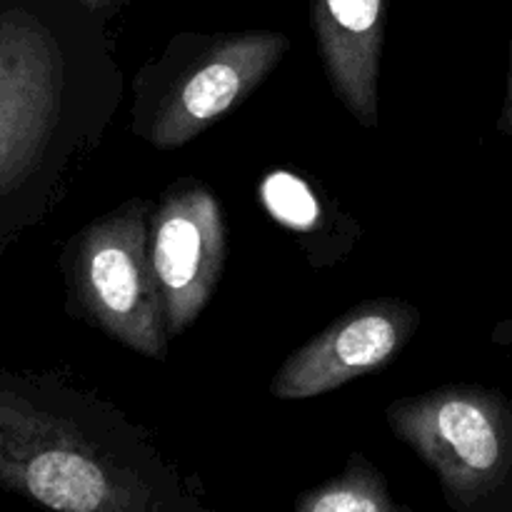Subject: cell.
Listing matches in <instances>:
<instances>
[{
	"mask_svg": "<svg viewBox=\"0 0 512 512\" xmlns=\"http://www.w3.org/2000/svg\"><path fill=\"white\" fill-rule=\"evenodd\" d=\"M498 130L503 135H512V45H510V70H508V88H505V103L500 110Z\"/></svg>",
	"mask_w": 512,
	"mask_h": 512,
	"instance_id": "8fae6325",
	"label": "cell"
},
{
	"mask_svg": "<svg viewBox=\"0 0 512 512\" xmlns=\"http://www.w3.org/2000/svg\"><path fill=\"white\" fill-rule=\"evenodd\" d=\"M298 512H398L383 473L365 455L353 453L338 478L308 490L295 503Z\"/></svg>",
	"mask_w": 512,
	"mask_h": 512,
	"instance_id": "9c48e42d",
	"label": "cell"
},
{
	"mask_svg": "<svg viewBox=\"0 0 512 512\" xmlns=\"http://www.w3.org/2000/svg\"><path fill=\"white\" fill-rule=\"evenodd\" d=\"M288 53L275 30L200 38V48L160 95L143 135L160 150H175L243 103Z\"/></svg>",
	"mask_w": 512,
	"mask_h": 512,
	"instance_id": "5b68a950",
	"label": "cell"
},
{
	"mask_svg": "<svg viewBox=\"0 0 512 512\" xmlns=\"http://www.w3.org/2000/svg\"><path fill=\"white\" fill-rule=\"evenodd\" d=\"M390 430L435 473L458 512H512V400L443 385L388 405Z\"/></svg>",
	"mask_w": 512,
	"mask_h": 512,
	"instance_id": "3957f363",
	"label": "cell"
},
{
	"mask_svg": "<svg viewBox=\"0 0 512 512\" xmlns=\"http://www.w3.org/2000/svg\"><path fill=\"white\" fill-rule=\"evenodd\" d=\"M68 0H0V250L43 215L73 113Z\"/></svg>",
	"mask_w": 512,
	"mask_h": 512,
	"instance_id": "7a4b0ae2",
	"label": "cell"
},
{
	"mask_svg": "<svg viewBox=\"0 0 512 512\" xmlns=\"http://www.w3.org/2000/svg\"><path fill=\"white\" fill-rule=\"evenodd\" d=\"M148 213L145 200H130L80 230L65 250V278L90 325L133 353L165 360L170 335L150 260Z\"/></svg>",
	"mask_w": 512,
	"mask_h": 512,
	"instance_id": "277c9868",
	"label": "cell"
},
{
	"mask_svg": "<svg viewBox=\"0 0 512 512\" xmlns=\"http://www.w3.org/2000/svg\"><path fill=\"white\" fill-rule=\"evenodd\" d=\"M493 338H495V343H500V345H503V348H508L510 353H512V318L510 320H503V323H500L498 328H495Z\"/></svg>",
	"mask_w": 512,
	"mask_h": 512,
	"instance_id": "4fadbf2b",
	"label": "cell"
},
{
	"mask_svg": "<svg viewBox=\"0 0 512 512\" xmlns=\"http://www.w3.org/2000/svg\"><path fill=\"white\" fill-rule=\"evenodd\" d=\"M418 325L420 310L405 300L380 298L358 305L280 365L270 395L278 400L318 398L378 373L408 345Z\"/></svg>",
	"mask_w": 512,
	"mask_h": 512,
	"instance_id": "52a82bcc",
	"label": "cell"
},
{
	"mask_svg": "<svg viewBox=\"0 0 512 512\" xmlns=\"http://www.w3.org/2000/svg\"><path fill=\"white\" fill-rule=\"evenodd\" d=\"M150 260L175 338L203 313L225 265L223 208L205 185L170 190L150 215Z\"/></svg>",
	"mask_w": 512,
	"mask_h": 512,
	"instance_id": "8992f818",
	"label": "cell"
},
{
	"mask_svg": "<svg viewBox=\"0 0 512 512\" xmlns=\"http://www.w3.org/2000/svg\"><path fill=\"white\" fill-rule=\"evenodd\" d=\"M78 3L83 5V8L88 10V13L108 15V13H113V10H118L120 5L125 3V0H78Z\"/></svg>",
	"mask_w": 512,
	"mask_h": 512,
	"instance_id": "7c38bea8",
	"label": "cell"
},
{
	"mask_svg": "<svg viewBox=\"0 0 512 512\" xmlns=\"http://www.w3.org/2000/svg\"><path fill=\"white\" fill-rule=\"evenodd\" d=\"M0 488L63 512L180 505L153 455L98 403L48 375L0 368Z\"/></svg>",
	"mask_w": 512,
	"mask_h": 512,
	"instance_id": "6da1fadb",
	"label": "cell"
},
{
	"mask_svg": "<svg viewBox=\"0 0 512 512\" xmlns=\"http://www.w3.org/2000/svg\"><path fill=\"white\" fill-rule=\"evenodd\" d=\"M260 198L268 213L295 233H315L320 225V213H323L320 203L308 183L295 178L293 173H285V170L270 173L260 185Z\"/></svg>",
	"mask_w": 512,
	"mask_h": 512,
	"instance_id": "30bf717a",
	"label": "cell"
},
{
	"mask_svg": "<svg viewBox=\"0 0 512 512\" xmlns=\"http://www.w3.org/2000/svg\"><path fill=\"white\" fill-rule=\"evenodd\" d=\"M310 20L333 93L360 125L375 128L385 0H310Z\"/></svg>",
	"mask_w": 512,
	"mask_h": 512,
	"instance_id": "ba28073f",
	"label": "cell"
}]
</instances>
